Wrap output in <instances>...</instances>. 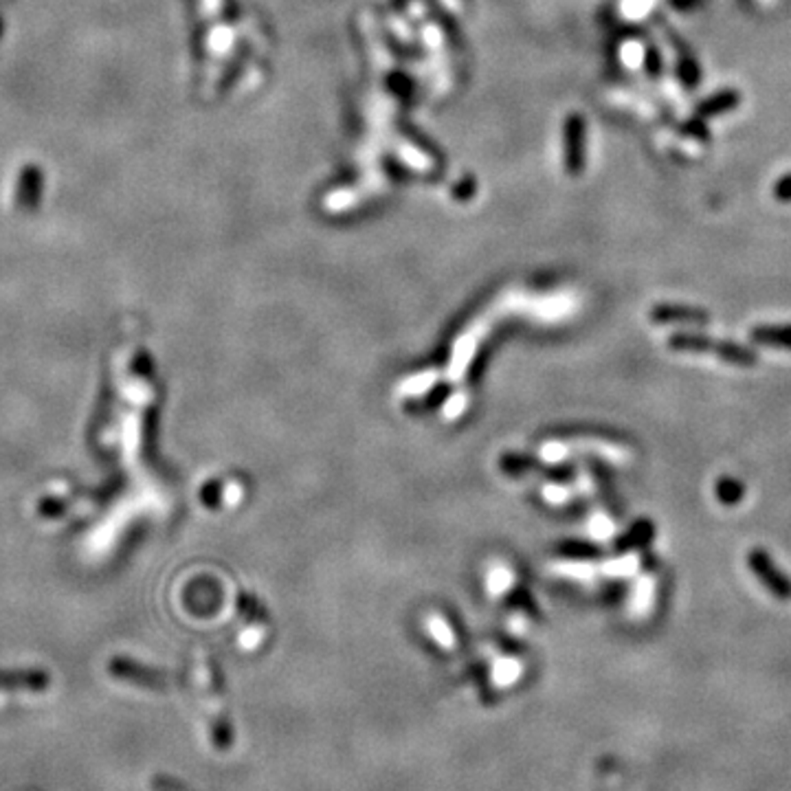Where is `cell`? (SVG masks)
<instances>
[{
	"instance_id": "obj_1",
	"label": "cell",
	"mask_w": 791,
	"mask_h": 791,
	"mask_svg": "<svg viewBox=\"0 0 791 791\" xmlns=\"http://www.w3.org/2000/svg\"><path fill=\"white\" fill-rule=\"evenodd\" d=\"M669 347L673 352H684V354H712L725 363L739 365V368H752L758 363V354L749 347L734 341L710 339V337L697 335V332H675L669 337Z\"/></svg>"
},
{
	"instance_id": "obj_2",
	"label": "cell",
	"mask_w": 791,
	"mask_h": 791,
	"mask_svg": "<svg viewBox=\"0 0 791 791\" xmlns=\"http://www.w3.org/2000/svg\"><path fill=\"white\" fill-rule=\"evenodd\" d=\"M748 567L754 576L758 578V583L780 602L791 601V578L774 563L770 554L761 547H754L748 552Z\"/></svg>"
},
{
	"instance_id": "obj_3",
	"label": "cell",
	"mask_w": 791,
	"mask_h": 791,
	"mask_svg": "<svg viewBox=\"0 0 791 791\" xmlns=\"http://www.w3.org/2000/svg\"><path fill=\"white\" fill-rule=\"evenodd\" d=\"M651 319L655 323H686V326H708L710 314L694 306H655L651 313Z\"/></svg>"
},
{
	"instance_id": "obj_4",
	"label": "cell",
	"mask_w": 791,
	"mask_h": 791,
	"mask_svg": "<svg viewBox=\"0 0 791 791\" xmlns=\"http://www.w3.org/2000/svg\"><path fill=\"white\" fill-rule=\"evenodd\" d=\"M49 678L44 671H0V690H25V693H43L49 688Z\"/></svg>"
},
{
	"instance_id": "obj_5",
	"label": "cell",
	"mask_w": 791,
	"mask_h": 791,
	"mask_svg": "<svg viewBox=\"0 0 791 791\" xmlns=\"http://www.w3.org/2000/svg\"><path fill=\"white\" fill-rule=\"evenodd\" d=\"M749 341L763 347H774V350L791 352V323L752 328V330H749Z\"/></svg>"
},
{
	"instance_id": "obj_6",
	"label": "cell",
	"mask_w": 791,
	"mask_h": 791,
	"mask_svg": "<svg viewBox=\"0 0 791 791\" xmlns=\"http://www.w3.org/2000/svg\"><path fill=\"white\" fill-rule=\"evenodd\" d=\"M715 497L719 504L733 508V506L741 504V501L745 500V484L741 482V479L730 477V475L719 477L715 484Z\"/></svg>"
},
{
	"instance_id": "obj_7",
	"label": "cell",
	"mask_w": 791,
	"mask_h": 791,
	"mask_svg": "<svg viewBox=\"0 0 791 791\" xmlns=\"http://www.w3.org/2000/svg\"><path fill=\"white\" fill-rule=\"evenodd\" d=\"M653 534H655L653 523H648V521H640V523L635 525V528L631 530L624 539H622L618 552H629V550H635V547L644 546V543L651 541Z\"/></svg>"
},
{
	"instance_id": "obj_8",
	"label": "cell",
	"mask_w": 791,
	"mask_h": 791,
	"mask_svg": "<svg viewBox=\"0 0 791 791\" xmlns=\"http://www.w3.org/2000/svg\"><path fill=\"white\" fill-rule=\"evenodd\" d=\"M521 678V664L512 657H506V660L497 662L495 671H492V679L500 688H508V686L515 684L516 679Z\"/></svg>"
},
{
	"instance_id": "obj_9",
	"label": "cell",
	"mask_w": 791,
	"mask_h": 791,
	"mask_svg": "<svg viewBox=\"0 0 791 791\" xmlns=\"http://www.w3.org/2000/svg\"><path fill=\"white\" fill-rule=\"evenodd\" d=\"M431 635L436 638V642L442 644L445 648H453V644H455V638H453L451 629L445 624V620L431 622Z\"/></svg>"
},
{
	"instance_id": "obj_10",
	"label": "cell",
	"mask_w": 791,
	"mask_h": 791,
	"mask_svg": "<svg viewBox=\"0 0 791 791\" xmlns=\"http://www.w3.org/2000/svg\"><path fill=\"white\" fill-rule=\"evenodd\" d=\"M734 95L733 93H724V95H717L715 99H712V102H708V104H703V108H702V112L703 114H715V112H721V111H725V108H730L734 104Z\"/></svg>"
},
{
	"instance_id": "obj_11",
	"label": "cell",
	"mask_w": 791,
	"mask_h": 791,
	"mask_svg": "<svg viewBox=\"0 0 791 791\" xmlns=\"http://www.w3.org/2000/svg\"><path fill=\"white\" fill-rule=\"evenodd\" d=\"M157 789L159 791H185V789H181V785L172 783V780H167V779H159L157 780Z\"/></svg>"
},
{
	"instance_id": "obj_12",
	"label": "cell",
	"mask_w": 791,
	"mask_h": 791,
	"mask_svg": "<svg viewBox=\"0 0 791 791\" xmlns=\"http://www.w3.org/2000/svg\"><path fill=\"white\" fill-rule=\"evenodd\" d=\"M779 191H780V198H791V178L789 181H785V182H780V187H779Z\"/></svg>"
}]
</instances>
